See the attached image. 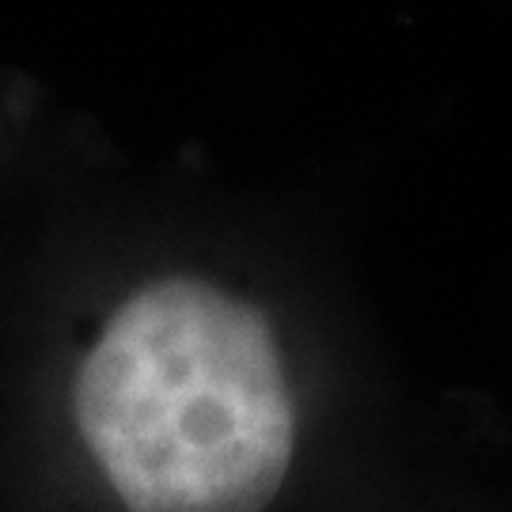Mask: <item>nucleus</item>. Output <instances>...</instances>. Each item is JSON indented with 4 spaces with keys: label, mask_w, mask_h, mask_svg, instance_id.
<instances>
[{
    "label": "nucleus",
    "mask_w": 512,
    "mask_h": 512,
    "mask_svg": "<svg viewBox=\"0 0 512 512\" xmlns=\"http://www.w3.org/2000/svg\"><path fill=\"white\" fill-rule=\"evenodd\" d=\"M65 414L118 512H266L300 444L274 319L202 274L141 281L95 319Z\"/></svg>",
    "instance_id": "1"
}]
</instances>
